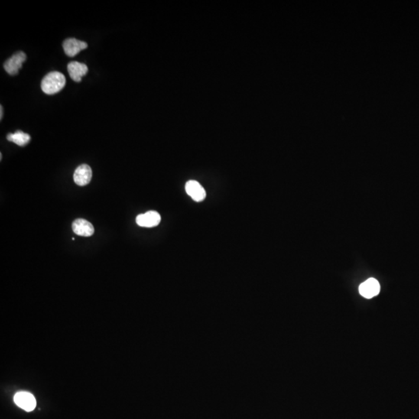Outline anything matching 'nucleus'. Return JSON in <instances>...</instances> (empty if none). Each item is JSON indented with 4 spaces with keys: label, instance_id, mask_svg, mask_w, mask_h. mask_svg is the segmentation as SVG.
Listing matches in <instances>:
<instances>
[{
    "label": "nucleus",
    "instance_id": "9",
    "mask_svg": "<svg viewBox=\"0 0 419 419\" xmlns=\"http://www.w3.org/2000/svg\"><path fill=\"white\" fill-rule=\"evenodd\" d=\"M72 230L79 236L89 237L94 234L93 225L84 219H76L72 224Z\"/></svg>",
    "mask_w": 419,
    "mask_h": 419
},
{
    "label": "nucleus",
    "instance_id": "10",
    "mask_svg": "<svg viewBox=\"0 0 419 419\" xmlns=\"http://www.w3.org/2000/svg\"><path fill=\"white\" fill-rule=\"evenodd\" d=\"M68 72L72 80L79 82L82 80V78L87 73L88 67L83 63L72 62L68 65Z\"/></svg>",
    "mask_w": 419,
    "mask_h": 419
},
{
    "label": "nucleus",
    "instance_id": "7",
    "mask_svg": "<svg viewBox=\"0 0 419 419\" xmlns=\"http://www.w3.org/2000/svg\"><path fill=\"white\" fill-rule=\"evenodd\" d=\"M87 47L86 42L77 40L76 38L66 39L63 43L65 53L69 57H74L76 55L79 54L81 50L87 48Z\"/></svg>",
    "mask_w": 419,
    "mask_h": 419
},
{
    "label": "nucleus",
    "instance_id": "1",
    "mask_svg": "<svg viewBox=\"0 0 419 419\" xmlns=\"http://www.w3.org/2000/svg\"><path fill=\"white\" fill-rule=\"evenodd\" d=\"M64 75L59 72H51L44 76L41 82V89L47 95H53L62 90L66 86Z\"/></svg>",
    "mask_w": 419,
    "mask_h": 419
},
{
    "label": "nucleus",
    "instance_id": "11",
    "mask_svg": "<svg viewBox=\"0 0 419 419\" xmlns=\"http://www.w3.org/2000/svg\"><path fill=\"white\" fill-rule=\"evenodd\" d=\"M7 140L15 143L17 145L24 146L28 144L30 140V136L27 133L17 131L14 134H9L7 135Z\"/></svg>",
    "mask_w": 419,
    "mask_h": 419
},
{
    "label": "nucleus",
    "instance_id": "2",
    "mask_svg": "<svg viewBox=\"0 0 419 419\" xmlns=\"http://www.w3.org/2000/svg\"><path fill=\"white\" fill-rule=\"evenodd\" d=\"M26 59H27V56L24 52H17L4 63V69L8 74L15 76L22 68L23 63L25 62Z\"/></svg>",
    "mask_w": 419,
    "mask_h": 419
},
{
    "label": "nucleus",
    "instance_id": "8",
    "mask_svg": "<svg viewBox=\"0 0 419 419\" xmlns=\"http://www.w3.org/2000/svg\"><path fill=\"white\" fill-rule=\"evenodd\" d=\"M185 188H186L187 194L194 201L201 202L206 198V191H205L203 186L195 180L188 181Z\"/></svg>",
    "mask_w": 419,
    "mask_h": 419
},
{
    "label": "nucleus",
    "instance_id": "6",
    "mask_svg": "<svg viewBox=\"0 0 419 419\" xmlns=\"http://www.w3.org/2000/svg\"><path fill=\"white\" fill-rule=\"evenodd\" d=\"M380 290H381V286H380L379 282L374 278L368 279L359 287V291L361 295L368 299L377 296L380 293Z\"/></svg>",
    "mask_w": 419,
    "mask_h": 419
},
{
    "label": "nucleus",
    "instance_id": "4",
    "mask_svg": "<svg viewBox=\"0 0 419 419\" xmlns=\"http://www.w3.org/2000/svg\"><path fill=\"white\" fill-rule=\"evenodd\" d=\"M161 222V216L158 212L154 211L146 212L143 215H138L136 218V222L139 226L144 228H153L160 225Z\"/></svg>",
    "mask_w": 419,
    "mask_h": 419
},
{
    "label": "nucleus",
    "instance_id": "12",
    "mask_svg": "<svg viewBox=\"0 0 419 419\" xmlns=\"http://www.w3.org/2000/svg\"><path fill=\"white\" fill-rule=\"evenodd\" d=\"M0 111H1V114H0V118H1V120H2V118H3V111H4V109H3V107L2 106L0 107Z\"/></svg>",
    "mask_w": 419,
    "mask_h": 419
},
{
    "label": "nucleus",
    "instance_id": "5",
    "mask_svg": "<svg viewBox=\"0 0 419 419\" xmlns=\"http://www.w3.org/2000/svg\"><path fill=\"white\" fill-rule=\"evenodd\" d=\"M92 172L90 166L86 164L81 165L76 169L73 175L75 183L78 186H83L89 184L92 180Z\"/></svg>",
    "mask_w": 419,
    "mask_h": 419
},
{
    "label": "nucleus",
    "instance_id": "3",
    "mask_svg": "<svg viewBox=\"0 0 419 419\" xmlns=\"http://www.w3.org/2000/svg\"><path fill=\"white\" fill-rule=\"evenodd\" d=\"M14 402L19 407L26 411H32L37 404L34 395L26 391L17 393L14 396Z\"/></svg>",
    "mask_w": 419,
    "mask_h": 419
}]
</instances>
